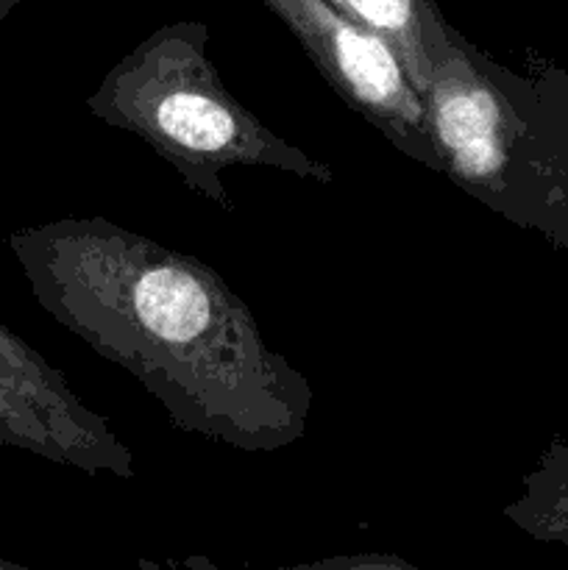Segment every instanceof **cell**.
I'll return each instance as SVG.
<instances>
[{
  "instance_id": "obj_11",
  "label": "cell",
  "mask_w": 568,
  "mask_h": 570,
  "mask_svg": "<svg viewBox=\"0 0 568 570\" xmlns=\"http://www.w3.org/2000/svg\"><path fill=\"white\" fill-rule=\"evenodd\" d=\"M0 570H22V566H17V562H9V560H0Z\"/></svg>"
},
{
  "instance_id": "obj_5",
  "label": "cell",
  "mask_w": 568,
  "mask_h": 570,
  "mask_svg": "<svg viewBox=\"0 0 568 570\" xmlns=\"http://www.w3.org/2000/svg\"><path fill=\"white\" fill-rule=\"evenodd\" d=\"M0 449L134 482V454L106 417L89 410L65 373L0 323Z\"/></svg>"
},
{
  "instance_id": "obj_9",
  "label": "cell",
  "mask_w": 568,
  "mask_h": 570,
  "mask_svg": "<svg viewBox=\"0 0 568 570\" xmlns=\"http://www.w3.org/2000/svg\"><path fill=\"white\" fill-rule=\"evenodd\" d=\"M310 568H407L412 566L393 554H360V557H334V560L310 562Z\"/></svg>"
},
{
  "instance_id": "obj_3",
  "label": "cell",
  "mask_w": 568,
  "mask_h": 570,
  "mask_svg": "<svg viewBox=\"0 0 568 570\" xmlns=\"http://www.w3.org/2000/svg\"><path fill=\"white\" fill-rule=\"evenodd\" d=\"M421 98L440 173L518 223L535 142L532 78L499 67L449 26L432 48V78Z\"/></svg>"
},
{
  "instance_id": "obj_6",
  "label": "cell",
  "mask_w": 568,
  "mask_h": 570,
  "mask_svg": "<svg viewBox=\"0 0 568 570\" xmlns=\"http://www.w3.org/2000/svg\"><path fill=\"white\" fill-rule=\"evenodd\" d=\"M535 81V142L523 178L521 226L568 254V76L543 67Z\"/></svg>"
},
{
  "instance_id": "obj_7",
  "label": "cell",
  "mask_w": 568,
  "mask_h": 570,
  "mask_svg": "<svg viewBox=\"0 0 568 570\" xmlns=\"http://www.w3.org/2000/svg\"><path fill=\"white\" fill-rule=\"evenodd\" d=\"M332 3L379 33L395 50L418 95L427 92L432 78V48L451 26L434 0H332Z\"/></svg>"
},
{
  "instance_id": "obj_2",
  "label": "cell",
  "mask_w": 568,
  "mask_h": 570,
  "mask_svg": "<svg viewBox=\"0 0 568 570\" xmlns=\"http://www.w3.org/2000/svg\"><path fill=\"white\" fill-rule=\"evenodd\" d=\"M198 20L156 28L87 95L84 109L143 139L182 176L189 193L232 209L223 173L234 167L290 173L332 184L334 170L265 126L223 83Z\"/></svg>"
},
{
  "instance_id": "obj_4",
  "label": "cell",
  "mask_w": 568,
  "mask_h": 570,
  "mask_svg": "<svg viewBox=\"0 0 568 570\" xmlns=\"http://www.w3.org/2000/svg\"><path fill=\"white\" fill-rule=\"evenodd\" d=\"M298 39L323 81L399 154L440 173L427 106L395 50L332 0H262Z\"/></svg>"
},
{
  "instance_id": "obj_8",
  "label": "cell",
  "mask_w": 568,
  "mask_h": 570,
  "mask_svg": "<svg viewBox=\"0 0 568 570\" xmlns=\"http://www.w3.org/2000/svg\"><path fill=\"white\" fill-rule=\"evenodd\" d=\"M505 518L540 543L568 549V440H555L523 476L521 493L505 504Z\"/></svg>"
},
{
  "instance_id": "obj_1",
  "label": "cell",
  "mask_w": 568,
  "mask_h": 570,
  "mask_svg": "<svg viewBox=\"0 0 568 570\" xmlns=\"http://www.w3.org/2000/svg\"><path fill=\"white\" fill-rule=\"evenodd\" d=\"M6 245L39 309L137 379L178 432L245 454L306 438L310 382L209 265L106 217L17 228Z\"/></svg>"
},
{
  "instance_id": "obj_10",
  "label": "cell",
  "mask_w": 568,
  "mask_h": 570,
  "mask_svg": "<svg viewBox=\"0 0 568 570\" xmlns=\"http://www.w3.org/2000/svg\"><path fill=\"white\" fill-rule=\"evenodd\" d=\"M17 3H20V0H0V20H6V17L14 11Z\"/></svg>"
}]
</instances>
